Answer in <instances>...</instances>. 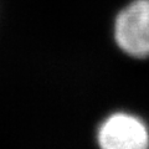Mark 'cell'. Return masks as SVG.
I'll return each mask as SVG.
<instances>
[{"mask_svg":"<svg viewBox=\"0 0 149 149\" xmlns=\"http://www.w3.org/2000/svg\"><path fill=\"white\" fill-rule=\"evenodd\" d=\"M113 37L117 46L136 58L149 56V0H132L116 15Z\"/></svg>","mask_w":149,"mask_h":149,"instance_id":"obj_1","label":"cell"},{"mask_svg":"<svg viewBox=\"0 0 149 149\" xmlns=\"http://www.w3.org/2000/svg\"><path fill=\"white\" fill-rule=\"evenodd\" d=\"M101 149H149V130L142 119L129 113H113L98 129Z\"/></svg>","mask_w":149,"mask_h":149,"instance_id":"obj_2","label":"cell"}]
</instances>
